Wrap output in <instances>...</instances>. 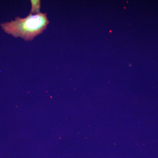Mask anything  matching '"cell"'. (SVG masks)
Returning <instances> with one entry per match:
<instances>
[{
    "label": "cell",
    "instance_id": "obj_1",
    "mask_svg": "<svg viewBox=\"0 0 158 158\" xmlns=\"http://www.w3.org/2000/svg\"><path fill=\"white\" fill-rule=\"evenodd\" d=\"M49 23L47 13L40 12L35 15L30 13L25 18L17 17L14 20L2 23L0 25L6 34L30 41L41 34Z\"/></svg>",
    "mask_w": 158,
    "mask_h": 158
},
{
    "label": "cell",
    "instance_id": "obj_2",
    "mask_svg": "<svg viewBox=\"0 0 158 158\" xmlns=\"http://www.w3.org/2000/svg\"><path fill=\"white\" fill-rule=\"evenodd\" d=\"M32 7L30 13L32 14H37L40 13V4L41 1L40 0H32L31 1Z\"/></svg>",
    "mask_w": 158,
    "mask_h": 158
}]
</instances>
